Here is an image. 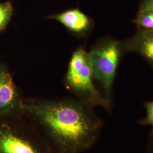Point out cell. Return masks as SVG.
<instances>
[{"label": "cell", "mask_w": 153, "mask_h": 153, "mask_svg": "<svg viewBox=\"0 0 153 153\" xmlns=\"http://www.w3.org/2000/svg\"><path fill=\"white\" fill-rule=\"evenodd\" d=\"M24 117L52 153H81L98 141L104 121L78 99L25 98Z\"/></svg>", "instance_id": "cell-1"}, {"label": "cell", "mask_w": 153, "mask_h": 153, "mask_svg": "<svg viewBox=\"0 0 153 153\" xmlns=\"http://www.w3.org/2000/svg\"><path fill=\"white\" fill-rule=\"evenodd\" d=\"M0 153H52L24 117L0 119Z\"/></svg>", "instance_id": "cell-2"}, {"label": "cell", "mask_w": 153, "mask_h": 153, "mask_svg": "<svg viewBox=\"0 0 153 153\" xmlns=\"http://www.w3.org/2000/svg\"><path fill=\"white\" fill-rule=\"evenodd\" d=\"M65 85L81 101L93 107L100 106L111 112L112 102L105 98L93 83L88 53L84 48L76 49L72 56Z\"/></svg>", "instance_id": "cell-3"}, {"label": "cell", "mask_w": 153, "mask_h": 153, "mask_svg": "<svg viewBox=\"0 0 153 153\" xmlns=\"http://www.w3.org/2000/svg\"><path fill=\"white\" fill-rule=\"evenodd\" d=\"M126 52L123 42L107 38L100 40L88 53L93 78L100 83L104 97L111 102L117 68Z\"/></svg>", "instance_id": "cell-4"}, {"label": "cell", "mask_w": 153, "mask_h": 153, "mask_svg": "<svg viewBox=\"0 0 153 153\" xmlns=\"http://www.w3.org/2000/svg\"><path fill=\"white\" fill-rule=\"evenodd\" d=\"M24 99L7 68L0 64V119L24 116Z\"/></svg>", "instance_id": "cell-5"}, {"label": "cell", "mask_w": 153, "mask_h": 153, "mask_svg": "<svg viewBox=\"0 0 153 153\" xmlns=\"http://www.w3.org/2000/svg\"><path fill=\"white\" fill-rule=\"evenodd\" d=\"M126 52L141 55L153 67V31L138 28L136 33L123 42Z\"/></svg>", "instance_id": "cell-6"}, {"label": "cell", "mask_w": 153, "mask_h": 153, "mask_svg": "<svg viewBox=\"0 0 153 153\" xmlns=\"http://www.w3.org/2000/svg\"><path fill=\"white\" fill-rule=\"evenodd\" d=\"M48 18L60 22L71 32L79 35L87 33L92 26L90 18L78 9L67 10L60 14L50 16Z\"/></svg>", "instance_id": "cell-7"}, {"label": "cell", "mask_w": 153, "mask_h": 153, "mask_svg": "<svg viewBox=\"0 0 153 153\" xmlns=\"http://www.w3.org/2000/svg\"><path fill=\"white\" fill-rule=\"evenodd\" d=\"M132 21L138 28L153 31V11L139 10L136 18Z\"/></svg>", "instance_id": "cell-8"}, {"label": "cell", "mask_w": 153, "mask_h": 153, "mask_svg": "<svg viewBox=\"0 0 153 153\" xmlns=\"http://www.w3.org/2000/svg\"><path fill=\"white\" fill-rule=\"evenodd\" d=\"M13 7L10 2H0V33L3 31L13 15Z\"/></svg>", "instance_id": "cell-9"}, {"label": "cell", "mask_w": 153, "mask_h": 153, "mask_svg": "<svg viewBox=\"0 0 153 153\" xmlns=\"http://www.w3.org/2000/svg\"><path fill=\"white\" fill-rule=\"evenodd\" d=\"M145 108L146 110V117L137 123L142 126H150L153 128V100L144 103Z\"/></svg>", "instance_id": "cell-10"}, {"label": "cell", "mask_w": 153, "mask_h": 153, "mask_svg": "<svg viewBox=\"0 0 153 153\" xmlns=\"http://www.w3.org/2000/svg\"><path fill=\"white\" fill-rule=\"evenodd\" d=\"M139 10L153 11V0H142L140 3Z\"/></svg>", "instance_id": "cell-11"}, {"label": "cell", "mask_w": 153, "mask_h": 153, "mask_svg": "<svg viewBox=\"0 0 153 153\" xmlns=\"http://www.w3.org/2000/svg\"><path fill=\"white\" fill-rule=\"evenodd\" d=\"M146 153H153V128L150 132L146 143Z\"/></svg>", "instance_id": "cell-12"}]
</instances>
